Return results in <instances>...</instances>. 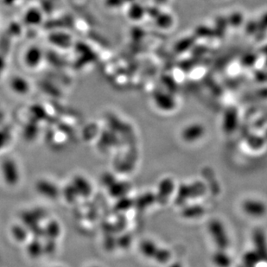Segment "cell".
Instances as JSON below:
<instances>
[{"instance_id":"1","label":"cell","mask_w":267,"mask_h":267,"mask_svg":"<svg viewBox=\"0 0 267 267\" xmlns=\"http://www.w3.org/2000/svg\"><path fill=\"white\" fill-rule=\"evenodd\" d=\"M209 231L211 232V235L215 243L222 246V248H225L229 245V238L226 234L225 230L221 222L217 221H213L209 224Z\"/></svg>"},{"instance_id":"2","label":"cell","mask_w":267,"mask_h":267,"mask_svg":"<svg viewBox=\"0 0 267 267\" xmlns=\"http://www.w3.org/2000/svg\"><path fill=\"white\" fill-rule=\"evenodd\" d=\"M243 210L246 214L253 217H260L267 211L266 205L256 200H247L243 203Z\"/></svg>"},{"instance_id":"3","label":"cell","mask_w":267,"mask_h":267,"mask_svg":"<svg viewBox=\"0 0 267 267\" xmlns=\"http://www.w3.org/2000/svg\"><path fill=\"white\" fill-rule=\"evenodd\" d=\"M202 134V130L200 128L188 129L186 132H184V139L187 141H194L199 139Z\"/></svg>"},{"instance_id":"4","label":"cell","mask_w":267,"mask_h":267,"mask_svg":"<svg viewBox=\"0 0 267 267\" xmlns=\"http://www.w3.org/2000/svg\"><path fill=\"white\" fill-rule=\"evenodd\" d=\"M214 260H215V263L223 267V266H229L230 263V260H229V257L224 255V253H215V257H214Z\"/></svg>"}]
</instances>
